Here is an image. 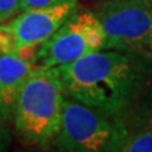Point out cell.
I'll return each instance as SVG.
<instances>
[{"mask_svg": "<svg viewBox=\"0 0 152 152\" xmlns=\"http://www.w3.org/2000/svg\"><path fill=\"white\" fill-rule=\"evenodd\" d=\"M147 67L137 55L100 50L55 69L67 98L121 118Z\"/></svg>", "mask_w": 152, "mask_h": 152, "instance_id": "6da1fadb", "label": "cell"}, {"mask_svg": "<svg viewBox=\"0 0 152 152\" xmlns=\"http://www.w3.org/2000/svg\"><path fill=\"white\" fill-rule=\"evenodd\" d=\"M65 93L55 67H38L19 91L13 122L19 137L31 145L47 146L60 129Z\"/></svg>", "mask_w": 152, "mask_h": 152, "instance_id": "7a4b0ae2", "label": "cell"}, {"mask_svg": "<svg viewBox=\"0 0 152 152\" xmlns=\"http://www.w3.org/2000/svg\"><path fill=\"white\" fill-rule=\"evenodd\" d=\"M126 133L127 128L119 117L65 96L53 143L61 151L71 152L118 151Z\"/></svg>", "mask_w": 152, "mask_h": 152, "instance_id": "3957f363", "label": "cell"}, {"mask_svg": "<svg viewBox=\"0 0 152 152\" xmlns=\"http://www.w3.org/2000/svg\"><path fill=\"white\" fill-rule=\"evenodd\" d=\"M105 34L94 12L75 10L37 51L41 67H57L104 47Z\"/></svg>", "mask_w": 152, "mask_h": 152, "instance_id": "277c9868", "label": "cell"}, {"mask_svg": "<svg viewBox=\"0 0 152 152\" xmlns=\"http://www.w3.org/2000/svg\"><path fill=\"white\" fill-rule=\"evenodd\" d=\"M94 14L103 27V50L137 55L152 31V0H104Z\"/></svg>", "mask_w": 152, "mask_h": 152, "instance_id": "5b68a950", "label": "cell"}, {"mask_svg": "<svg viewBox=\"0 0 152 152\" xmlns=\"http://www.w3.org/2000/svg\"><path fill=\"white\" fill-rule=\"evenodd\" d=\"M75 10L76 3L22 10L19 15H15L9 23L15 36L18 48L24 46L39 47Z\"/></svg>", "mask_w": 152, "mask_h": 152, "instance_id": "8992f818", "label": "cell"}, {"mask_svg": "<svg viewBox=\"0 0 152 152\" xmlns=\"http://www.w3.org/2000/svg\"><path fill=\"white\" fill-rule=\"evenodd\" d=\"M38 64L26 61L17 55H0V103L8 119H13V109L23 84Z\"/></svg>", "mask_w": 152, "mask_h": 152, "instance_id": "52a82bcc", "label": "cell"}, {"mask_svg": "<svg viewBox=\"0 0 152 152\" xmlns=\"http://www.w3.org/2000/svg\"><path fill=\"white\" fill-rule=\"evenodd\" d=\"M127 131H152V67H147L131 103L121 115Z\"/></svg>", "mask_w": 152, "mask_h": 152, "instance_id": "ba28073f", "label": "cell"}, {"mask_svg": "<svg viewBox=\"0 0 152 152\" xmlns=\"http://www.w3.org/2000/svg\"><path fill=\"white\" fill-rule=\"evenodd\" d=\"M118 151L123 152H152V131H127Z\"/></svg>", "mask_w": 152, "mask_h": 152, "instance_id": "9c48e42d", "label": "cell"}, {"mask_svg": "<svg viewBox=\"0 0 152 152\" xmlns=\"http://www.w3.org/2000/svg\"><path fill=\"white\" fill-rule=\"evenodd\" d=\"M18 43L9 24L0 26V55H15Z\"/></svg>", "mask_w": 152, "mask_h": 152, "instance_id": "30bf717a", "label": "cell"}, {"mask_svg": "<svg viewBox=\"0 0 152 152\" xmlns=\"http://www.w3.org/2000/svg\"><path fill=\"white\" fill-rule=\"evenodd\" d=\"M20 12V0H0V23H5Z\"/></svg>", "mask_w": 152, "mask_h": 152, "instance_id": "8fae6325", "label": "cell"}, {"mask_svg": "<svg viewBox=\"0 0 152 152\" xmlns=\"http://www.w3.org/2000/svg\"><path fill=\"white\" fill-rule=\"evenodd\" d=\"M65 3H77V0H20V12L33 8L52 7Z\"/></svg>", "mask_w": 152, "mask_h": 152, "instance_id": "7c38bea8", "label": "cell"}, {"mask_svg": "<svg viewBox=\"0 0 152 152\" xmlns=\"http://www.w3.org/2000/svg\"><path fill=\"white\" fill-rule=\"evenodd\" d=\"M8 123H9V119L5 115V112H4L3 105L0 103V151H5L9 147V143H10Z\"/></svg>", "mask_w": 152, "mask_h": 152, "instance_id": "4fadbf2b", "label": "cell"}, {"mask_svg": "<svg viewBox=\"0 0 152 152\" xmlns=\"http://www.w3.org/2000/svg\"><path fill=\"white\" fill-rule=\"evenodd\" d=\"M137 56H138L148 67H152V31L148 34V37H147V39L145 41V43L142 45L140 51L137 52Z\"/></svg>", "mask_w": 152, "mask_h": 152, "instance_id": "5bb4252c", "label": "cell"}]
</instances>
